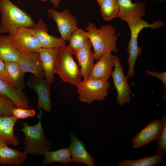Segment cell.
I'll return each mask as SVG.
<instances>
[{"label":"cell","instance_id":"cell-23","mask_svg":"<svg viewBox=\"0 0 166 166\" xmlns=\"http://www.w3.org/2000/svg\"><path fill=\"white\" fill-rule=\"evenodd\" d=\"M42 164L43 166L53 163H60L65 165L71 162V155L69 148H63L53 151H48L44 153Z\"/></svg>","mask_w":166,"mask_h":166},{"label":"cell","instance_id":"cell-20","mask_svg":"<svg viewBox=\"0 0 166 166\" xmlns=\"http://www.w3.org/2000/svg\"><path fill=\"white\" fill-rule=\"evenodd\" d=\"M27 155L25 152L10 148L0 139V164L20 166L25 162Z\"/></svg>","mask_w":166,"mask_h":166},{"label":"cell","instance_id":"cell-3","mask_svg":"<svg viewBox=\"0 0 166 166\" xmlns=\"http://www.w3.org/2000/svg\"><path fill=\"white\" fill-rule=\"evenodd\" d=\"M0 33L9 34L15 29L30 28L35 24L29 14L10 0H0Z\"/></svg>","mask_w":166,"mask_h":166},{"label":"cell","instance_id":"cell-32","mask_svg":"<svg viewBox=\"0 0 166 166\" xmlns=\"http://www.w3.org/2000/svg\"><path fill=\"white\" fill-rule=\"evenodd\" d=\"M0 79L9 84L5 72L4 62L1 58H0Z\"/></svg>","mask_w":166,"mask_h":166},{"label":"cell","instance_id":"cell-15","mask_svg":"<svg viewBox=\"0 0 166 166\" xmlns=\"http://www.w3.org/2000/svg\"><path fill=\"white\" fill-rule=\"evenodd\" d=\"M115 57L111 53L101 56L95 63L88 79L108 80L114 65Z\"/></svg>","mask_w":166,"mask_h":166},{"label":"cell","instance_id":"cell-8","mask_svg":"<svg viewBox=\"0 0 166 166\" xmlns=\"http://www.w3.org/2000/svg\"><path fill=\"white\" fill-rule=\"evenodd\" d=\"M114 68L111 76L117 92V101L121 106L131 102L132 91L119 58L117 55H114Z\"/></svg>","mask_w":166,"mask_h":166},{"label":"cell","instance_id":"cell-7","mask_svg":"<svg viewBox=\"0 0 166 166\" xmlns=\"http://www.w3.org/2000/svg\"><path fill=\"white\" fill-rule=\"evenodd\" d=\"M47 11L48 16L55 22L61 38L69 41L72 33L78 28L76 17L67 9L58 11L52 7Z\"/></svg>","mask_w":166,"mask_h":166},{"label":"cell","instance_id":"cell-14","mask_svg":"<svg viewBox=\"0 0 166 166\" xmlns=\"http://www.w3.org/2000/svg\"><path fill=\"white\" fill-rule=\"evenodd\" d=\"M20 52L18 63L25 72H30L39 77H44L45 74L38 53Z\"/></svg>","mask_w":166,"mask_h":166},{"label":"cell","instance_id":"cell-28","mask_svg":"<svg viewBox=\"0 0 166 166\" xmlns=\"http://www.w3.org/2000/svg\"><path fill=\"white\" fill-rule=\"evenodd\" d=\"M162 127L157 140L156 147L157 152L165 155L166 154V116H163L162 118Z\"/></svg>","mask_w":166,"mask_h":166},{"label":"cell","instance_id":"cell-30","mask_svg":"<svg viewBox=\"0 0 166 166\" xmlns=\"http://www.w3.org/2000/svg\"><path fill=\"white\" fill-rule=\"evenodd\" d=\"M13 116L18 119H24L35 116L36 112L33 109L16 107L12 111Z\"/></svg>","mask_w":166,"mask_h":166},{"label":"cell","instance_id":"cell-5","mask_svg":"<svg viewBox=\"0 0 166 166\" xmlns=\"http://www.w3.org/2000/svg\"><path fill=\"white\" fill-rule=\"evenodd\" d=\"M73 55L66 45L58 48L55 73L58 74L64 82L77 87L82 76L80 67Z\"/></svg>","mask_w":166,"mask_h":166},{"label":"cell","instance_id":"cell-18","mask_svg":"<svg viewBox=\"0 0 166 166\" xmlns=\"http://www.w3.org/2000/svg\"><path fill=\"white\" fill-rule=\"evenodd\" d=\"M120 12L119 17L127 23L136 17H141L146 14L145 5L138 1L133 3L131 0H117Z\"/></svg>","mask_w":166,"mask_h":166},{"label":"cell","instance_id":"cell-26","mask_svg":"<svg viewBox=\"0 0 166 166\" xmlns=\"http://www.w3.org/2000/svg\"><path fill=\"white\" fill-rule=\"evenodd\" d=\"M99 6L101 14L105 21L119 17L120 8L117 0H104Z\"/></svg>","mask_w":166,"mask_h":166},{"label":"cell","instance_id":"cell-16","mask_svg":"<svg viewBox=\"0 0 166 166\" xmlns=\"http://www.w3.org/2000/svg\"><path fill=\"white\" fill-rule=\"evenodd\" d=\"M92 46L89 39L75 55L77 60L84 80L89 78L95 64V55L92 50Z\"/></svg>","mask_w":166,"mask_h":166},{"label":"cell","instance_id":"cell-2","mask_svg":"<svg viewBox=\"0 0 166 166\" xmlns=\"http://www.w3.org/2000/svg\"><path fill=\"white\" fill-rule=\"evenodd\" d=\"M42 110L38 114V122L34 125H30L26 122L22 123L21 130L25 135L23 150L27 154H31L38 156L44 155L47 151H50L52 140L45 136L44 128L42 127L41 119Z\"/></svg>","mask_w":166,"mask_h":166},{"label":"cell","instance_id":"cell-37","mask_svg":"<svg viewBox=\"0 0 166 166\" xmlns=\"http://www.w3.org/2000/svg\"></svg>","mask_w":166,"mask_h":166},{"label":"cell","instance_id":"cell-17","mask_svg":"<svg viewBox=\"0 0 166 166\" xmlns=\"http://www.w3.org/2000/svg\"><path fill=\"white\" fill-rule=\"evenodd\" d=\"M45 79L50 85L54 79L55 68L57 58L58 48H42L39 51Z\"/></svg>","mask_w":166,"mask_h":166},{"label":"cell","instance_id":"cell-29","mask_svg":"<svg viewBox=\"0 0 166 166\" xmlns=\"http://www.w3.org/2000/svg\"><path fill=\"white\" fill-rule=\"evenodd\" d=\"M16 107L10 99L0 94V115L13 116L12 111Z\"/></svg>","mask_w":166,"mask_h":166},{"label":"cell","instance_id":"cell-31","mask_svg":"<svg viewBox=\"0 0 166 166\" xmlns=\"http://www.w3.org/2000/svg\"><path fill=\"white\" fill-rule=\"evenodd\" d=\"M146 73L152 76L156 77L160 79L164 84L165 91L166 89V72L159 73L152 70H147Z\"/></svg>","mask_w":166,"mask_h":166},{"label":"cell","instance_id":"cell-12","mask_svg":"<svg viewBox=\"0 0 166 166\" xmlns=\"http://www.w3.org/2000/svg\"><path fill=\"white\" fill-rule=\"evenodd\" d=\"M162 125V120H155L149 123L132 138V147L135 148H138L156 140Z\"/></svg>","mask_w":166,"mask_h":166},{"label":"cell","instance_id":"cell-10","mask_svg":"<svg viewBox=\"0 0 166 166\" xmlns=\"http://www.w3.org/2000/svg\"><path fill=\"white\" fill-rule=\"evenodd\" d=\"M27 85L37 93L38 109L39 110H42V109L47 112H51L52 102L51 98L50 85L45 79L32 75L30 76Z\"/></svg>","mask_w":166,"mask_h":166},{"label":"cell","instance_id":"cell-9","mask_svg":"<svg viewBox=\"0 0 166 166\" xmlns=\"http://www.w3.org/2000/svg\"><path fill=\"white\" fill-rule=\"evenodd\" d=\"M9 36L13 45L19 52L36 53L42 48L38 40L26 27L15 29Z\"/></svg>","mask_w":166,"mask_h":166},{"label":"cell","instance_id":"cell-36","mask_svg":"<svg viewBox=\"0 0 166 166\" xmlns=\"http://www.w3.org/2000/svg\"><path fill=\"white\" fill-rule=\"evenodd\" d=\"M73 0L75 1V0Z\"/></svg>","mask_w":166,"mask_h":166},{"label":"cell","instance_id":"cell-25","mask_svg":"<svg viewBox=\"0 0 166 166\" xmlns=\"http://www.w3.org/2000/svg\"><path fill=\"white\" fill-rule=\"evenodd\" d=\"M0 94L10 99L16 105L20 104L24 101L25 94L19 89L0 79Z\"/></svg>","mask_w":166,"mask_h":166},{"label":"cell","instance_id":"cell-11","mask_svg":"<svg viewBox=\"0 0 166 166\" xmlns=\"http://www.w3.org/2000/svg\"><path fill=\"white\" fill-rule=\"evenodd\" d=\"M26 30L38 40L42 48H58L66 45V41L49 34L46 24L42 19L38 20L31 28Z\"/></svg>","mask_w":166,"mask_h":166},{"label":"cell","instance_id":"cell-34","mask_svg":"<svg viewBox=\"0 0 166 166\" xmlns=\"http://www.w3.org/2000/svg\"><path fill=\"white\" fill-rule=\"evenodd\" d=\"M98 4L100 5L102 2L104 0H96Z\"/></svg>","mask_w":166,"mask_h":166},{"label":"cell","instance_id":"cell-6","mask_svg":"<svg viewBox=\"0 0 166 166\" xmlns=\"http://www.w3.org/2000/svg\"><path fill=\"white\" fill-rule=\"evenodd\" d=\"M110 84L108 80L88 79L81 81L78 86V97L82 102L91 104L105 99Z\"/></svg>","mask_w":166,"mask_h":166},{"label":"cell","instance_id":"cell-1","mask_svg":"<svg viewBox=\"0 0 166 166\" xmlns=\"http://www.w3.org/2000/svg\"><path fill=\"white\" fill-rule=\"evenodd\" d=\"M85 30L96 60L106 53L118 51L116 30L111 24L102 25L98 28L94 23L89 22Z\"/></svg>","mask_w":166,"mask_h":166},{"label":"cell","instance_id":"cell-33","mask_svg":"<svg viewBox=\"0 0 166 166\" xmlns=\"http://www.w3.org/2000/svg\"><path fill=\"white\" fill-rule=\"evenodd\" d=\"M42 2H46L48 1H50L53 5L54 8H57L59 5L60 2L61 0H40Z\"/></svg>","mask_w":166,"mask_h":166},{"label":"cell","instance_id":"cell-35","mask_svg":"<svg viewBox=\"0 0 166 166\" xmlns=\"http://www.w3.org/2000/svg\"><path fill=\"white\" fill-rule=\"evenodd\" d=\"M156 0L159 1H161V2H164L166 0Z\"/></svg>","mask_w":166,"mask_h":166},{"label":"cell","instance_id":"cell-4","mask_svg":"<svg viewBox=\"0 0 166 166\" xmlns=\"http://www.w3.org/2000/svg\"><path fill=\"white\" fill-rule=\"evenodd\" d=\"M127 23L130 32V38L128 45L127 50L128 53V69L126 77L128 79L134 76L135 65L138 57L142 53V49L138 46V38L140 32L145 28H159L164 26L165 24L160 20L150 24L143 20L141 17L136 18Z\"/></svg>","mask_w":166,"mask_h":166},{"label":"cell","instance_id":"cell-19","mask_svg":"<svg viewBox=\"0 0 166 166\" xmlns=\"http://www.w3.org/2000/svg\"><path fill=\"white\" fill-rule=\"evenodd\" d=\"M18 120L13 116L0 115V139L8 146L19 144L18 136L14 133V126Z\"/></svg>","mask_w":166,"mask_h":166},{"label":"cell","instance_id":"cell-13","mask_svg":"<svg viewBox=\"0 0 166 166\" xmlns=\"http://www.w3.org/2000/svg\"><path fill=\"white\" fill-rule=\"evenodd\" d=\"M69 148L71 155V162L80 163L88 166H95L93 158L87 151L83 142L73 132L70 134Z\"/></svg>","mask_w":166,"mask_h":166},{"label":"cell","instance_id":"cell-27","mask_svg":"<svg viewBox=\"0 0 166 166\" xmlns=\"http://www.w3.org/2000/svg\"><path fill=\"white\" fill-rule=\"evenodd\" d=\"M89 39L85 30L77 28L72 34L67 46L69 50L75 55L76 52L85 45Z\"/></svg>","mask_w":166,"mask_h":166},{"label":"cell","instance_id":"cell-21","mask_svg":"<svg viewBox=\"0 0 166 166\" xmlns=\"http://www.w3.org/2000/svg\"><path fill=\"white\" fill-rule=\"evenodd\" d=\"M5 70L9 84L22 90L24 88L25 73L17 62L5 61Z\"/></svg>","mask_w":166,"mask_h":166},{"label":"cell","instance_id":"cell-22","mask_svg":"<svg viewBox=\"0 0 166 166\" xmlns=\"http://www.w3.org/2000/svg\"><path fill=\"white\" fill-rule=\"evenodd\" d=\"M19 55V52L13 45L9 35H0V58L4 62H17Z\"/></svg>","mask_w":166,"mask_h":166},{"label":"cell","instance_id":"cell-24","mask_svg":"<svg viewBox=\"0 0 166 166\" xmlns=\"http://www.w3.org/2000/svg\"><path fill=\"white\" fill-rule=\"evenodd\" d=\"M164 155L159 152L156 154L136 160H123L119 163L120 166H155L162 162Z\"/></svg>","mask_w":166,"mask_h":166}]
</instances>
